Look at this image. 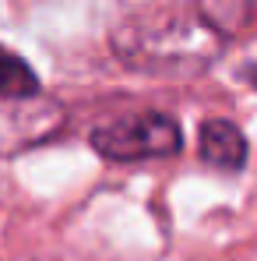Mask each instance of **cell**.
Masks as SVG:
<instances>
[{
    "mask_svg": "<svg viewBox=\"0 0 257 261\" xmlns=\"http://www.w3.org/2000/svg\"><path fill=\"white\" fill-rule=\"evenodd\" d=\"M197 155L208 163V166H218V170H243L247 166V138L243 130L236 127L233 120H222V117H212L205 120L201 130H197Z\"/></svg>",
    "mask_w": 257,
    "mask_h": 261,
    "instance_id": "3",
    "label": "cell"
},
{
    "mask_svg": "<svg viewBox=\"0 0 257 261\" xmlns=\"http://www.w3.org/2000/svg\"><path fill=\"white\" fill-rule=\"evenodd\" d=\"M36 92H39L36 71H32L21 57L0 53V95H7V99H28V95H36Z\"/></svg>",
    "mask_w": 257,
    "mask_h": 261,
    "instance_id": "4",
    "label": "cell"
},
{
    "mask_svg": "<svg viewBox=\"0 0 257 261\" xmlns=\"http://www.w3.org/2000/svg\"><path fill=\"white\" fill-rule=\"evenodd\" d=\"M247 4L233 0H173L134 11L113 29V53L145 74L190 78L208 71L233 39L236 18Z\"/></svg>",
    "mask_w": 257,
    "mask_h": 261,
    "instance_id": "1",
    "label": "cell"
},
{
    "mask_svg": "<svg viewBox=\"0 0 257 261\" xmlns=\"http://www.w3.org/2000/svg\"><path fill=\"white\" fill-rule=\"evenodd\" d=\"M180 141H183V130L176 124V117L159 113V110L127 113V117H117V120L92 130V148L102 159H113V163L176 155Z\"/></svg>",
    "mask_w": 257,
    "mask_h": 261,
    "instance_id": "2",
    "label": "cell"
}]
</instances>
